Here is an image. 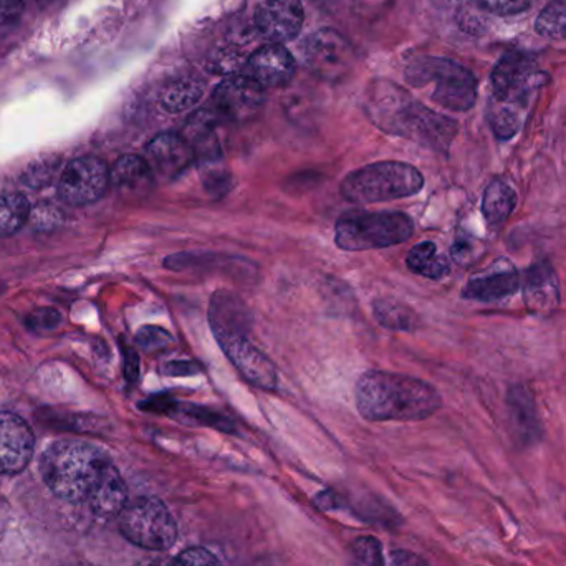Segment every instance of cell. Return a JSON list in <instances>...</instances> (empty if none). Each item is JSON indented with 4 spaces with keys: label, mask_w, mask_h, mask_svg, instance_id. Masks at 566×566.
Instances as JSON below:
<instances>
[{
    "label": "cell",
    "mask_w": 566,
    "mask_h": 566,
    "mask_svg": "<svg viewBox=\"0 0 566 566\" xmlns=\"http://www.w3.org/2000/svg\"><path fill=\"white\" fill-rule=\"evenodd\" d=\"M515 202H517V196L512 191L511 186L501 179H495L485 189L482 212L492 228H499L507 221L509 216L514 211Z\"/></svg>",
    "instance_id": "cell-23"
},
{
    "label": "cell",
    "mask_w": 566,
    "mask_h": 566,
    "mask_svg": "<svg viewBox=\"0 0 566 566\" xmlns=\"http://www.w3.org/2000/svg\"><path fill=\"white\" fill-rule=\"evenodd\" d=\"M492 128H494L495 135H497L499 138L509 139L517 133V116L509 112V109H501V112L492 116Z\"/></svg>",
    "instance_id": "cell-34"
},
{
    "label": "cell",
    "mask_w": 566,
    "mask_h": 566,
    "mask_svg": "<svg viewBox=\"0 0 566 566\" xmlns=\"http://www.w3.org/2000/svg\"><path fill=\"white\" fill-rule=\"evenodd\" d=\"M251 76L264 88L286 85L295 73V60L281 43H269L249 59Z\"/></svg>",
    "instance_id": "cell-17"
},
{
    "label": "cell",
    "mask_w": 566,
    "mask_h": 566,
    "mask_svg": "<svg viewBox=\"0 0 566 566\" xmlns=\"http://www.w3.org/2000/svg\"><path fill=\"white\" fill-rule=\"evenodd\" d=\"M171 418L179 419L186 424L209 426V428L219 429V431H234V426L224 416L219 412L211 411L209 408L196 405H182L176 401L175 408L171 411Z\"/></svg>",
    "instance_id": "cell-26"
},
{
    "label": "cell",
    "mask_w": 566,
    "mask_h": 566,
    "mask_svg": "<svg viewBox=\"0 0 566 566\" xmlns=\"http://www.w3.org/2000/svg\"><path fill=\"white\" fill-rule=\"evenodd\" d=\"M202 83L195 78H178L169 82L163 88L159 102L163 108L169 113H182L186 109H191L192 106L198 105L201 99Z\"/></svg>",
    "instance_id": "cell-24"
},
{
    "label": "cell",
    "mask_w": 566,
    "mask_h": 566,
    "mask_svg": "<svg viewBox=\"0 0 566 566\" xmlns=\"http://www.w3.org/2000/svg\"><path fill=\"white\" fill-rule=\"evenodd\" d=\"M112 186L125 199H143L155 186V175L145 158L135 155L122 156L109 169Z\"/></svg>",
    "instance_id": "cell-18"
},
{
    "label": "cell",
    "mask_w": 566,
    "mask_h": 566,
    "mask_svg": "<svg viewBox=\"0 0 566 566\" xmlns=\"http://www.w3.org/2000/svg\"><path fill=\"white\" fill-rule=\"evenodd\" d=\"M489 12L497 15H514L531 7L532 0H478Z\"/></svg>",
    "instance_id": "cell-32"
},
{
    "label": "cell",
    "mask_w": 566,
    "mask_h": 566,
    "mask_svg": "<svg viewBox=\"0 0 566 566\" xmlns=\"http://www.w3.org/2000/svg\"><path fill=\"white\" fill-rule=\"evenodd\" d=\"M541 83L542 73L524 53H507L492 72V88L499 102H525Z\"/></svg>",
    "instance_id": "cell-10"
},
{
    "label": "cell",
    "mask_w": 566,
    "mask_h": 566,
    "mask_svg": "<svg viewBox=\"0 0 566 566\" xmlns=\"http://www.w3.org/2000/svg\"><path fill=\"white\" fill-rule=\"evenodd\" d=\"M29 201L17 192H0V238H9L29 219Z\"/></svg>",
    "instance_id": "cell-25"
},
{
    "label": "cell",
    "mask_w": 566,
    "mask_h": 566,
    "mask_svg": "<svg viewBox=\"0 0 566 566\" xmlns=\"http://www.w3.org/2000/svg\"><path fill=\"white\" fill-rule=\"evenodd\" d=\"M535 29L545 39H566V6L560 0L545 7L535 22Z\"/></svg>",
    "instance_id": "cell-28"
},
{
    "label": "cell",
    "mask_w": 566,
    "mask_h": 566,
    "mask_svg": "<svg viewBox=\"0 0 566 566\" xmlns=\"http://www.w3.org/2000/svg\"><path fill=\"white\" fill-rule=\"evenodd\" d=\"M305 59L312 72L326 80L348 75L356 63V55L345 36L335 30H318L305 45Z\"/></svg>",
    "instance_id": "cell-9"
},
{
    "label": "cell",
    "mask_w": 566,
    "mask_h": 566,
    "mask_svg": "<svg viewBox=\"0 0 566 566\" xmlns=\"http://www.w3.org/2000/svg\"><path fill=\"white\" fill-rule=\"evenodd\" d=\"M136 566H172V562L165 560V558H146Z\"/></svg>",
    "instance_id": "cell-41"
},
{
    "label": "cell",
    "mask_w": 566,
    "mask_h": 566,
    "mask_svg": "<svg viewBox=\"0 0 566 566\" xmlns=\"http://www.w3.org/2000/svg\"><path fill=\"white\" fill-rule=\"evenodd\" d=\"M356 408L373 422L422 421L442 406L438 389L422 379L389 371H366L355 388Z\"/></svg>",
    "instance_id": "cell-1"
},
{
    "label": "cell",
    "mask_w": 566,
    "mask_h": 566,
    "mask_svg": "<svg viewBox=\"0 0 566 566\" xmlns=\"http://www.w3.org/2000/svg\"><path fill=\"white\" fill-rule=\"evenodd\" d=\"M424 178L408 163L382 161L365 166L346 175L342 196L353 205H375L418 195Z\"/></svg>",
    "instance_id": "cell-3"
},
{
    "label": "cell",
    "mask_w": 566,
    "mask_h": 566,
    "mask_svg": "<svg viewBox=\"0 0 566 566\" xmlns=\"http://www.w3.org/2000/svg\"><path fill=\"white\" fill-rule=\"evenodd\" d=\"M560 2H562V3H565V6H566V0H560Z\"/></svg>",
    "instance_id": "cell-43"
},
{
    "label": "cell",
    "mask_w": 566,
    "mask_h": 566,
    "mask_svg": "<svg viewBox=\"0 0 566 566\" xmlns=\"http://www.w3.org/2000/svg\"><path fill=\"white\" fill-rule=\"evenodd\" d=\"M113 468L102 449L75 439L53 442L40 464L46 488L72 504L88 502Z\"/></svg>",
    "instance_id": "cell-2"
},
{
    "label": "cell",
    "mask_w": 566,
    "mask_h": 566,
    "mask_svg": "<svg viewBox=\"0 0 566 566\" xmlns=\"http://www.w3.org/2000/svg\"><path fill=\"white\" fill-rule=\"evenodd\" d=\"M300 0H261L255 12L259 32L271 43H285L298 35L303 25Z\"/></svg>",
    "instance_id": "cell-15"
},
{
    "label": "cell",
    "mask_w": 566,
    "mask_h": 566,
    "mask_svg": "<svg viewBox=\"0 0 566 566\" xmlns=\"http://www.w3.org/2000/svg\"><path fill=\"white\" fill-rule=\"evenodd\" d=\"M452 258L459 264H469L474 259V242L471 239H459L452 245Z\"/></svg>",
    "instance_id": "cell-37"
},
{
    "label": "cell",
    "mask_w": 566,
    "mask_h": 566,
    "mask_svg": "<svg viewBox=\"0 0 566 566\" xmlns=\"http://www.w3.org/2000/svg\"><path fill=\"white\" fill-rule=\"evenodd\" d=\"M118 521L123 537L145 551H168L178 537V525L171 512L155 497L128 502Z\"/></svg>",
    "instance_id": "cell-6"
},
{
    "label": "cell",
    "mask_w": 566,
    "mask_h": 566,
    "mask_svg": "<svg viewBox=\"0 0 566 566\" xmlns=\"http://www.w3.org/2000/svg\"><path fill=\"white\" fill-rule=\"evenodd\" d=\"M172 566H222L211 552L205 548H189L179 555Z\"/></svg>",
    "instance_id": "cell-33"
},
{
    "label": "cell",
    "mask_w": 566,
    "mask_h": 566,
    "mask_svg": "<svg viewBox=\"0 0 566 566\" xmlns=\"http://www.w3.org/2000/svg\"><path fill=\"white\" fill-rule=\"evenodd\" d=\"M264 103V86L255 82L252 76H229L214 92L218 115L231 122H249L258 116Z\"/></svg>",
    "instance_id": "cell-11"
},
{
    "label": "cell",
    "mask_w": 566,
    "mask_h": 566,
    "mask_svg": "<svg viewBox=\"0 0 566 566\" xmlns=\"http://www.w3.org/2000/svg\"><path fill=\"white\" fill-rule=\"evenodd\" d=\"M375 316L385 328L405 329V332L415 328V315L411 310L392 300L375 302Z\"/></svg>",
    "instance_id": "cell-27"
},
{
    "label": "cell",
    "mask_w": 566,
    "mask_h": 566,
    "mask_svg": "<svg viewBox=\"0 0 566 566\" xmlns=\"http://www.w3.org/2000/svg\"><path fill=\"white\" fill-rule=\"evenodd\" d=\"M22 17V0H0V33L12 30Z\"/></svg>",
    "instance_id": "cell-31"
},
{
    "label": "cell",
    "mask_w": 566,
    "mask_h": 566,
    "mask_svg": "<svg viewBox=\"0 0 566 566\" xmlns=\"http://www.w3.org/2000/svg\"><path fill=\"white\" fill-rule=\"evenodd\" d=\"M527 305L534 312H551L558 303L557 279L548 265L541 264L532 268L525 285Z\"/></svg>",
    "instance_id": "cell-20"
},
{
    "label": "cell",
    "mask_w": 566,
    "mask_h": 566,
    "mask_svg": "<svg viewBox=\"0 0 566 566\" xmlns=\"http://www.w3.org/2000/svg\"><path fill=\"white\" fill-rule=\"evenodd\" d=\"M406 265L409 271L431 281H441L449 274V261L436 248L434 242H421L409 251Z\"/></svg>",
    "instance_id": "cell-22"
},
{
    "label": "cell",
    "mask_w": 566,
    "mask_h": 566,
    "mask_svg": "<svg viewBox=\"0 0 566 566\" xmlns=\"http://www.w3.org/2000/svg\"><path fill=\"white\" fill-rule=\"evenodd\" d=\"M408 80L415 86L432 83V99L452 112H468L478 98V82L474 75L452 60H419L408 70Z\"/></svg>",
    "instance_id": "cell-5"
},
{
    "label": "cell",
    "mask_w": 566,
    "mask_h": 566,
    "mask_svg": "<svg viewBox=\"0 0 566 566\" xmlns=\"http://www.w3.org/2000/svg\"><path fill=\"white\" fill-rule=\"evenodd\" d=\"M355 2L359 10H365V12H378V10L388 7L389 0H355Z\"/></svg>",
    "instance_id": "cell-40"
},
{
    "label": "cell",
    "mask_w": 566,
    "mask_h": 566,
    "mask_svg": "<svg viewBox=\"0 0 566 566\" xmlns=\"http://www.w3.org/2000/svg\"><path fill=\"white\" fill-rule=\"evenodd\" d=\"M146 163L155 178L176 179L196 163L195 151L185 136L161 133L146 146Z\"/></svg>",
    "instance_id": "cell-14"
},
{
    "label": "cell",
    "mask_w": 566,
    "mask_h": 566,
    "mask_svg": "<svg viewBox=\"0 0 566 566\" xmlns=\"http://www.w3.org/2000/svg\"><path fill=\"white\" fill-rule=\"evenodd\" d=\"M136 342L146 352H155V349L166 348L169 343H172V338L166 329L159 328V326H145L136 335Z\"/></svg>",
    "instance_id": "cell-30"
},
{
    "label": "cell",
    "mask_w": 566,
    "mask_h": 566,
    "mask_svg": "<svg viewBox=\"0 0 566 566\" xmlns=\"http://www.w3.org/2000/svg\"><path fill=\"white\" fill-rule=\"evenodd\" d=\"M126 504H128V489L115 465L103 479L102 484L90 499L88 505L96 517L112 521L119 517Z\"/></svg>",
    "instance_id": "cell-19"
},
{
    "label": "cell",
    "mask_w": 566,
    "mask_h": 566,
    "mask_svg": "<svg viewBox=\"0 0 566 566\" xmlns=\"http://www.w3.org/2000/svg\"><path fill=\"white\" fill-rule=\"evenodd\" d=\"M218 343L229 361L251 385L265 391L277 388V368L258 346L249 342L248 335L229 336Z\"/></svg>",
    "instance_id": "cell-12"
},
{
    "label": "cell",
    "mask_w": 566,
    "mask_h": 566,
    "mask_svg": "<svg viewBox=\"0 0 566 566\" xmlns=\"http://www.w3.org/2000/svg\"><path fill=\"white\" fill-rule=\"evenodd\" d=\"M176 401L178 399L172 398L171 395H166V392H161V395L151 396V398L143 401L142 409L148 412H156V415H171L172 408H175Z\"/></svg>",
    "instance_id": "cell-35"
},
{
    "label": "cell",
    "mask_w": 566,
    "mask_h": 566,
    "mask_svg": "<svg viewBox=\"0 0 566 566\" xmlns=\"http://www.w3.org/2000/svg\"><path fill=\"white\" fill-rule=\"evenodd\" d=\"M415 222L405 212H346L335 226V244L342 251L361 252L392 248L409 241Z\"/></svg>",
    "instance_id": "cell-4"
},
{
    "label": "cell",
    "mask_w": 566,
    "mask_h": 566,
    "mask_svg": "<svg viewBox=\"0 0 566 566\" xmlns=\"http://www.w3.org/2000/svg\"><path fill=\"white\" fill-rule=\"evenodd\" d=\"M32 2L35 3V6L49 7L53 6L55 2H59V0H32Z\"/></svg>",
    "instance_id": "cell-42"
},
{
    "label": "cell",
    "mask_w": 566,
    "mask_h": 566,
    "mask_svg": "<svg viewBox=\"0 0 566 566\" xmlns=\"http://www.w3.org/2000/svg\"><path fill=\"white\" fill-rule=\"evenodd\" d=\"M163 373L168 376H196L202 373V366L198 361H169L163 366Z\"/></svg>",
    "instance_id": "cell-36"
},
{
    "label": "cell",
    "mask_w": 566,
    "mask_h": 566,
    "mask_svg": "<svg viewBox=\"0 0 566 566\" xmlns=\"http://www.w3.org/2000/svg\"><path fill=\"white\" fill-rule=\"evenodd\" d=\"M381 544L375 537H359L353 542L345 566H382Z\"/></svg>",
    "instance_id": "cell-29"
},
{
    "label": "cell",
    "mask_w": 566,
    "mask_h": 566,
    "mask_svg": "<svg viewBox=\"0 0 566 566\" xmlns=\"http://www.w3.org/2000/svg\"><path fill=\"white\" fill-rule=\"evenodd\" d=\"M209 322L216 339L221 342L229 336L248 335L252 315L248 305L238 295L228 290H219L211 298Z\"/></svg>",
    "instance_id": "cell-16"
},
{
    "label": "cell",
    "mask_w": 566,
    "mask_h": 566,
    "mask_svg": "<svg viewBox=\"0 0 566 566\" xmlns=\"http://www.w3.org/2000/svg\"><path fill=\"white\" fill-rule=\"evenodd\" d=\"M35 438L25 421L0 412V474H19L32 461Z\"/></svg>",
    "instance_id": "cell-13"
},
{
    "label": "cell",
    "mask_w": 566,
    "mask_h": 566,
    "mask_svg": "<svg viewBox=\"0 0 566 566\" xmlns=\"http://www.w3.org/2000/svg\"><path fill=\"white\" fill-rule=\"evenodd\" d=\"M518 283L521 281H518V274L514 269L495 271L469 282L462 295L465 298L481 300V302H494V300L512 295L518 289Z\"/></svg>",
    "instance_id": "cell-21"
},
{
    "label": "cell",
    "mask_w": 566,
    "mask_h": 566,
    "mask_svg": "<svg viewBox=\"0 0 566 566\" xmlns=\"http://www.w3.org/2000/svg\"><path fill=\"white\" fill-rule=\"evenodd\" d=\"M385 129L395 135L408 136L436 151H446L454 138L458 126L446 116L436 115L431 109L411 105L408 108H399Z\"/></svg>",
    "instance_id": "cell-8"
},
{
    "label": "cell",
    "mask_w": 566,
    "mask_h": 566,
    "mask_svg": "<svg viewBox=\"0 0 566 566\" xmlns=\"http://www.w3.org/2000/svg\"><path fill=\"white\" fill-rule=\"evenodd\" d=\"M112 185L108 166L95 156L73 159L63 169L59 182V196L72 206L93 205L108 191Z\"/></svg>",
    "instance_id": "cell-7"
},
{
    "label": "cell",
    "mask_w": 566,
    "mask_h": 566,
    "mask_svg": "<svg viewBox=\"0 0 566 566\" xmlns=\"http://www.w3.org/2000/svg\"><path fill=\"white\" fill-rule=\"evenodd\" d=\"M125 353V375L129 382H135L139 375V358L135 349L129 346H123Z\"/></svg>",
    "instance_id": "cell-38"
},
{
    "label": "cell",
    "mask_w": 566,
    "mask_h": 566,
    "mask_svg": "<svg viewBox=\"0 0 566 566\" xmlns=\"http://www.w3.org/2000/svg\"><path fill=\"white\" fill-rule=\"evenodd\" d=\"M382 566H426L424 562L421 558L416 557V555L408 554V552H395V554L389 557L388 564Z\"/></svg>",
    "instance_id": "cell-39"
}]
</instances>
